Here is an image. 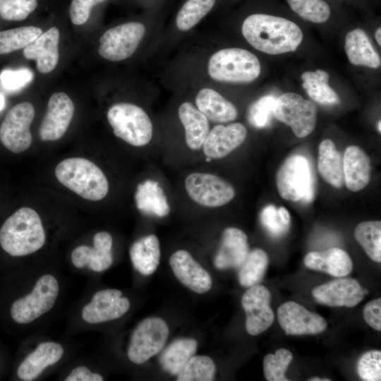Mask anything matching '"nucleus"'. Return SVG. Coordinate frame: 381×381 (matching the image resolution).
Here are the masks:
<instances>
[{"label": "nucleus", "mask_w": 381, "mask_h": 381, "mask_svg": "<svg viewBox=\"0 0 381 381\" xmlns=\"http://www.w3.org/2000/svg\"><path fill=\"white\" fill-rule=\"evenodd\" d=\"M107 0H71L68 14L71 23L80 26L85 25L92 16L94 8Z\"/></svg>", "instance_id": "45"}, {"label": "nucleus", "mask_w": 381, "mask_h": 381, "mask_svg": "<svg viewBox=\"0 0 381 381\" xmlns=\"http://www.w3.org/2000/svg\"><path fill=\"white\" fill-rule=\"evenodd\" d=\"M185 188L193 201L209 207L224 205L235 195L231 184L209 173L195 172L189 174L185 179Z\"/></svg>", "instance_id": "12"}, {"label": "nucleus", "mask_w": 381, "mask_h": 381, "mask_svg": "<svg viewBox=\"0 0 381 381\" xmlns=\"http://www.w3.org/2000/svg\"><path fill=\"white\" fill-rule=\"evenodd\" d=\"M216 0H187L177 13L176 25L187 31L195 26L213 8Z\"/></svg>", "instance_id": "37"}, {"label": "nucleus", "mask_w": 381, "mask_h": 381, "mask_svg": "<svg viewBox=\"0 0 381 381\" xmlns=\"http://www.w3.org/2000/svg\"><path fill=\"white\" fill-rule=\"evenodd\" d=\"M59 30L52 26L23 49V56L27 59L35 61L39 73L49 74L56 68L59 63Z\"/></svg>", "instance_id": "18"}, {"label": "nucleus", "mask_w": 381, "mask_h": 381, "mask_svg": "<svg viewBox=\"0 0 381 381\" xmlns=\"http://www.w3.org/2000/svg\"><path fill=\"white\" fill-rule=\"evenodd\" d=\"M198 342L192 338L179 339L171 342L161 353L162 368L171 375H178L196 352Z\"/></svg>", "instance_id": "32"}, {"label": "nucleus", "mask_w": 381, "mask_h": 381, "mask_svg": "<svg viewBox=\"0 0 381 381\" xmlns=\"http://www.w3.org/2000/svg\"><path fill=\"white\" fill-rule=\"evenodd\" d=\"M241 31L252 47L268 54L294 52L303 38L301 28L293 21L265 13L248 16Z\"/></svg>", "instance_id": "1"}, {"label": "nucleus", "mask_w": 381, "mask_h": 381, "mask_svg": "<svg viewBox=\"0 0 381 381\" xmlns=\"http://www.w3.org/2000/svg\"><path fill=\"white\" fill-rule=\"evenodd\" d=\"M344 181L347 188L357 192L369 183L371 164L368 156L357 146L348 147L343 157Z\"/></svg>", "instance_id": "23"}, {"label": "nucleus", "mask_w": 381, "mask_h": 381, "mask_svg": "<svg viewBox=\"0 0 381 381\" xmlns=\"http://www.w3.org/2000/svg\"><path fill=\"white\" fill-rule=\"evenodd\" d=\"M344 49L349 61L353 65L372 68H377L381 65L379 54L362 29L356 28L346 34Z\"/></svg>", "instance_id": "28"}, {"label": "nucleus", "mask_w": 381, "mask_h": 381, "mask_svg": "<svg viewBox=\"0 0 381 381\" xmlns=\"http://www.w3.org/2000/svg\"><path fill=\"white\" fill-rule=\"evenodd\" d=\"M277 210L283 223L287 226H289L290 215L288 210L284 207H280Z\"/></svg>", "instance_id": "49"}, {"label": "nucleus", "mask_w": 381, "mask_h": 381, "mask_svg": "<svg viewBox=\"0 0 381 381\" xmlns=\"http://www.w3.org/2000/svg\"><path fill=\"white\" fill-rule=\"evenodd\" d=\"M102 375L91 371L85 366H79L72 370L66 381H102Z\"/></svg>", "instance_id": "48"}, {"label": "nucleus", "mask_w": 381, "mask_h": 381, "mask_svg": "<svg viewBox=\"0 0 381 381\" xmlns=\"http://www.w3.org/2000/svg\"><path fill=\"white\" fill-rule=\"evenodd\" d=\"M5 107V97L4 96L0 93V111L4 108Z\"/></svg>", "instance_id": "51"}, {"label": "nucleus", "mask_w": 381, "mask_h": 381, "mask_svg": "<svg viewBox=\"0 0 381 381\" xmlns=\"http://www.w3.org/2000/svg\"><path fill=\"white\" fill-rule=\"evenodd\" d=\"M293 360L292 353L286 349H279L274 354L264 357V375L268 381H287L285 373Z\"/></svg>", "instance_id": "40"}, {"label": "nucleus", "mask_w": 381, "mask_h": 381, "mask_svg": "<svg viewBox=\"0 0 381 381\" xmlns=\"http://www.w3.org/2000/svg\"><path fill=\"white\" fill-rule=\"evenodd\" d=\"M304 264L309 269L323 272L336 277H346L353 269L351 258L346 252L339 248L310 252L304 258Z\"/></svg>", "instance_id": "24"}, {"label": "nucleus", "mask_w": 381, "mask_h": 381, "mask_svg": "<svg viewBox=\"0 0 381 381\" xmlns=\"http://www.w3.org/2000/svg\"><path fill=\"white\" fill-rule=\"evenodd\" d=\"M75 111L71 98L64 92H54L49 99L47 112L39 128L42 141H56L67 131Z\"/></svg>", "instance_id": "14"}, {"label": "nucleus", "mask_w": 381, "mask_h": 381, "mask_svg": "<svg viewBox=\"0 0 381 381\" xmlns=\"http://www.w3.org/2000/svg\"><path fill=\"white\" fill-rule=\"evenodd\" d=\"M243 294L241 305L246 313L247 332L256 336L267 330L274 320L270 307L271 294L267 287L255 284Z\"/></svg>", "instance_id": "13"}, {"label": "nucleus", "mask_w": 381, "mask_h": 381, "mask_svg": "<svg viewBox=\"0 0 381 381\" xmlns=\"http://www.w3.org/2000/svg\"><path fill=\"white\" fill-rule=\"evenodd\" d=\"M291 10L305 20L315 23L326 22L331 10L323 0H286Z\"/></svg>", "instance_id": "39"}, {"label": "nucleus", "mask_w": 381, "mask_h": 381, "mask_svg": "<svg viewBox=\"0 0 381 381\" xmlns=\"http://www.w3.org/2000/svg\"><path fill=\"white\" fill-rule=\"evenodd\" d=\"M145 33L140 22H126L107 30L100 37L98 53L110 61H121L136 51Z\"/></svg>", "instance_id": "9"}, {"label": "nucleus", "mask_w": 381, "mask_h": 381, "mask_svg": "<svg viewBox=\"0 0 381 381\" xmlns=\"http://www.w3.org/2000/svg\"><path fill=\"white\" fill-rule=\"evenodd\" d=\"M318 171L323 179L336 188L344 185L343 159L329 139L322 140L318 149Z\"/></svg>", "instance_id": "31"}, {"label": "nucleus", "mask_w": 381, "mask_h": 381, "mask_svg": "<svg viewBox=\"0 0 381 381\" xmlns=\"http://www.w3.org/2000/svg\"><path fill=\"white\" fill-rule=\"evenodd\" d=\"M34 74L28 68L5 69L0 73V83L4 89L14 92L28 85L33 79Z\"/></svg>", "instance_id": "44"}, {"label": "nucleus", "mask_w": 381, "mask_h": 381, "mask_svg": "<svg viewBox=\"0 0 381 381\" xmlns=\"http://www.w3.org/2000/svg\"><path fill=\"white\" fill-rule=\"evenodd\" d=\"M248 253L247 235L238 228L229 227L223 232L214 263L219 270L240 267Z\"/></svg>", "instance_id": "22"}, {"label": "nucleus", "mask_w": 381, "mask_h": 381, "mask_svg": "<svg viewBox=\"0 0 381 381\" xmlns=\"http://www.w3.org/2000/svg\"><path fill=\"white\" fill-rule=\"evenodd\" d=\"M269 259L267 253L260 248L249 252L246 260L240 267L238 281L241 285L250 287L263 279Z\"/></svg>", "instance_id": "35"}, {"label": "nucleus", "mask_w": 381, "mask_h": 381, "mask_svg": "<svg viewBox=\"0 0 381 381\" xmlns=\"http://www.w3.org/2000/svg\"><path fill=\"white\" fill-rule=\"evenodd\" d=\"M276 183L282 198L294 202L310 201L314 190L308 159L299 155L288 157L277 173Z\"/></svg>", "instance_id": "6"}, {"label": "nucleus", "mask_w": 381, "mask_h": 381, "mask_svg": "<svg viewBox=\"0 0 381 381\" xmlns=\"http://www.w3.org/2000/svg\"><path fill=\"white\" fill-rule=\"evenodd\" d=\"M59 291V284L54 276H42L37 281L30 294L16 300L12 304L11 318L20 324L34 321L52 308Z\"/></svg>", "instance_id": "7"}, {"label": "nucleus", "mask_w": 381, "mask_h": 381, "mask_svg": "<svg viewBox=\"0 0 381 381\" xmlns=\"http://www.w3.org/2000/svg\"><path fill=\"white\" fill-rule=\"evenodd\" d=\"M261 71L260 63L252 52L241 48H226L213 54L207 64V72L214 80L229 83H248L256 80Z\"/></svg>", "instance_id": "4"}, {"label": "nucleus", "mask_w": 381, "mask_h": 381, "mask_svg": "<svg viewBox=\"0 0 381 381\" xmlns=\"http://www.w3.org/2000/svg\"><path fill=\"white\" fill-rule=\"evenodd\" d=\"M178 113L185 130L187 146L193 150H200L210 131L208 119L189 102H183Z\"/></svg>", "instance_id": "26"}, {"label": "nucleus", "mask_w": 381, "mask_h": 381, "mask_svg": "<svg viewBox=\"0 0 381 381\" xmlns=\"http://www.w3.org/2000/svg\"><path fill=\"white\" fill-rule=\"evenodd\" d=\"M160 246L153 234L142 237L133 243L130 258L133 267L143 275H150L157 270L160 260Z\"/></svg>", "instance_id": "30"}, {"label": "nucleus", "mask_w": 381, "mask_h": 381, "mask_svg": "<svg viewBox=\"0 0 381 381\" xmlns=\"http://www.w3.org/2000/svg\"><path fill=\"white\" fill-rule=\"evenodd\" d=\"M363 318L367 324L377 331H381V298L369 301L363 308Z\"/></svg>", "instance_id": "47"}, {"label": "nucleus", "mask_w": 381, "mask_h": 381, "mask_svg": "<svg viewBox=\"0 0 381 381\" xmlns=\"http://www.w3.org/2000/svg\"><path fill=\"white\" fill-rule=\"evenodd\" d=\"M354 236L371 260L381 262L380 221L361 222L355 229Z\"/></svg>", "instance_id": "36"}, {"label": "nucleus", "mask_w": 381, "mask_h": 381, "mask_svg": "<svg viewBox=\"0 0 381 381\" xmlns=\"http://www.w3.org/2000/svg\"><path fill=\"white\" fill-rule=\"evenodd\" d=\"M366 293L357 280L349 277H339L312 290V296L318 303L332 307H354Z\"/></svg>", "instance_id": "16"}, {"label": "nucleus", "mask_w": 381, "mask_h": 381, "mask_svg": "<svg viewBox=\"0 0 381 381\" xmlns=\"http://www.w3.org/2000/svg\"><path fill=\"white\" fill-rule=\"evenodd\" d=\"M64 354L61 344L43 342L29 354L19 365L17 374L20 379L30 381L36 378L49 365L57 363Z\"/></svg>", "instance_id": "25"}, {"label": "nucleus", "mask_w": 381, "mask_h": 381, "mask_svg": "<svg viewBox=\"0 0 381 381\" xmlns=\"http://www.w3.org/2000/svg\"><path fill=\"white\" fill-rule=\"evenodd\" d=\"M276 97L266 95L253 103L248 111V119L250 123L255 128L266 127L273 116Z\"/></svg>", "instance_id": "42"}, {"label": "nucleus", "mask_w": 381, "mask_h": 381, "mask_svg": "<svg viewBox=\"0 0 381 381\" xmlns=\"http://www.w3.org/2000/svg\"><path fill=\"white\" fill-rule=\"evenodd\" d=\"M113 240L106 231H100L93 237L94 247L81 245L71 253V260L77 268L87 266L95 272H102L108 269L112 264L111 254Z\"/></svg>", "instance_id": "20"}, {"label": "nucleus", "mask_w": 381, "mask_h": 381, "mask_svg": "<svg viewBox=\"0 0 381 381\" xmlns=\"http://www.w3.org/2000/svg\"><path fill=\"white\" fill-rule=\"evenodd\" d=\"M216 366L207 356H193L177 375L178 381H211L214 378Z\"/></svg>", "instance_id": "38"}, {"label": "nucleus", "mask_w": 381, "mask_h": 381, "mask_svg": "<svg viewBox=\"0 0 381 381\" xmlns=\"http://www.w3.org/2000/svg\"><path fill=\"white\" fill-rule=\"evenodd\" d=\"M35 109L29 102H23L11 107L0 125V141L13 153L29 148L32 141L30 129Z\"/></svg>", "instance_id": "10"}, {"label": "nucleus", "mask_w": 381, "mask_h": 381, "mask_svg": "<svg viewBox=\"0 0 381 381\" xmlns=\"http://www.w3.org/2000/svg\"><path fill=\"white\" fill-rule=\"evenodd\" d=\"M246 136V128L241 123L217 125L207 134L202 145L203 152L210 159L223 158L239 147Z\"/></svg>", "instance_id": "19"}, {"label": "nucleus", "mask_w": 381, "mask_h": 381, "mask_svg": "<svg viewBox=\"0 0 381 381\" xmlns=\"http://www.w3.org/2000/svg\"><path fill=\"white\" fill-rule=\"evenodd\" d=\"M169 264L176 278L198 294L207 292L212 286L210 274L185 250L174 252Z\"/></svg>", "instance_id": "21"}, {"label": "nucleus", "mask_w": 381, "mask_h": 381, "mask_svg": "<svg viewBox=\"0 0 381 381\" xmlns=\"http://www.w3.org/2000/svg\"><path fill=\"white\" fill-rule=\"evenodd\" d=\"M273 116L291 127L298 138L310 134L315 128L317 108L315 104L294 92H286L276 99Z\"/></svg>", "instance_id": "8"}, {"label": "nucleus", "mask_w": 381, "mask_h": 381, "mask_svg": "<svg viewBox=\"0 0 381 381\" xmlns=\"http://www.w3.org/2000/svg\"><path fill=\"white\" fill-rule=\"evenodd\" d=\"M169 336L167 323L159 318L141 321L133 331L127 353L134 363L141 364L159 353Z\"/></svg>", "instance_id": "11"}, {"label": "nucleus", "mask_w": 381, "mask_h": 381, "mask_svg": "<svg viewBox=\"0 0 381 381\" xmlns=\"http://www.w3.org/2000/svg\"><path fill=\"white\" fill-rule=\"evenodd\" d=\"M260 222L273 237H280L288 230L289 226L282 221L278 210L272 205L266 206L260 214Z\"/></svg>", "instance_id": "46"}, {"label": "nucleus", "mask_w": 381, "mask_h": 381, "mask_svg": "<svg viewBox=\"0 0 381 381\" xmlns=\"http://www.w3.org/2000/svg\"><path fill=\"white\" fill-rule=\"evenodd\" d=\"M356 370L362 380H381V351L370 350L364 353L358 361Z\"/></svg>", "instance_id": "43"}, {"label": "nucleus", "mask_w": 381, "mask_h": 381, "mask_svg": "<svg viewBox=\"0 0 381 381\" xmlns=\"http://www.w3.org/2000/svg\"><path fill=\"white\" fill-rule=\"evenodd\" d=\"M277 319L287 335L318 334L327 327L321 315L294 301L285 302L279 307Z\"/></svg>", "instance_id": "15"}, {"label": "nucleus", "mask_w": 381, "mask_h": 381, "mask_svg": "<svg viewBox=\"0 0 381 381\" xmlns=\"http://www.w3.org/2000/svg\"><path fill=\"white\" fill-rule=\"evenodd\" d=\"M308 380L310 381H329L330 380L328 378H321L318 377H311Z\"/></svg>", "instance_id": "52"}, {"label": "nucleus", "mask_w": 381, "mask_h": 381, "mask_svg": "<svg viewBox=\"0 0 381 381\" xmlns=\"http://www.w3.org/2000/svg\"><path fill=\"white\" fill-rule=\"evenodd\" d=\"M380 126H381V122H380V121H379L378 123H377V131H378L380 133L381 132V127H380Z\"/></svg>", "instance_id": "53"}, {"label": "nucleus", "mask_w": 381, "mask_h": 381, "mask_svg": "<svg viewBox=\"0 0 381 381\" xmlns=\"http://www.w3.org/2000/svg\"><path fill=\"white\" fill-rule=\"evenodd\" d=\"M135 201L138 209L145 214L163 217L170 212L163 188L153 180H145L138 185Z\"/></svg>", "instance_id": "29"}, {"label": "nucleus", "mask_w": 381, "mask_h": 381, "mask_svg": "<svg viewBox=\"0 0 381 381\" xmlns=\"http://www.w3.org/2000/svg\"><path fill=\"white\" fill-rule=\"evenodd\" d=\"M4 0H0V4L4 1Z\"/></svg>", "instance_id": "54"}, {"label": "nucleus", "mask_w": 381, "mask_h": 381, "mask_svg": "<svg viewBox=\"0 0 381 381\" xmlns=\"http://www.w3.org/2000/svg\"><path fill=\"white\" fill-rule=\"evenodd\" d=\"M303 87L314 101L322 104L339 103L337 94L328 85L329 74L323 70L306 71L301 75Z\"/></svg>", "instance_id": "33"}, {"label": "nucleus", "mask_w": 381, "mask_h": 381, "mask_svg": "<svg viewBox=\"0 0 381 381\" xmlns=\"http://www.w3.org/2000/svg\"><path fill=\"white\" fill-rule=\"evenodd\" d=\"M107 118L115 136L133 146H145L152 138V121L147 113L136 104L116 103L109 108Z\"/></svg>", "instance_id": "5"}, {"label": "nucleus", "mask_w": 381, "mask_h": 381, "mask_svg": "<svg viewBox=\"0 0 381 381\" xmlns=\"http://www.w3.org/2000/svg\"><path fill=\"white\" fill-rule=\"evenodd\" d=\"M42 33L35 25L21 26L0 31V54H7L23 49Z\"/></svg>", "instance_id": "34"}, {"label": "nucleus", "mask_w": 381, "mask_h": 381, "mask_svg": "<svg viewBox=\"0 0 381 381\" xmlns=\"http://www.w3.org/2000/svg\"><path fill=\"white\" fill-rule=\"evenodd\" d=\"M121 296L122 292L117 289L97 291L91 302L83 308V319L88 323L97 324L121 318L130 308L129 300Z\"/></svg>", "instance_id": "17"}, {"label": "nucleus", "mask_w": 381, "mask_h": 381, "mask_svg": "<svg viewBox=\"0 0 381 381\" xmlns=\"http://www.w3.org/2000/svg\"><path fill=\"white\" fill-rule=\"evenodd\" d=\"M55 175L62 185L88 200H102L109 191V182L104 172L85 158L62 160L55 169Z\"/></svg>", "instance_id": "3"}, {"label": "nucleus", "mask_w": 381, "mask_h": 381, "mask_svg": "<svg viewBox=\"0 0 381 381\" xmlns=\"http://www.w3.org/2000/svg\"><path fill=\"white\" fill-rule=\"evenodd\" d=\"M375 40L379 44V46H381V28H378L377 30L375 31Z\"/></svg>", "instance_id": "50"}, {"label": "nucleus", "mask_w": 381, "mask_h": 381, "mask_svg": "<svg viewBox=\"0 0 381 381\" xmlns=\"http://www.w3.org/2000/svg\"><path fill=\"white\" fill-rule=\"evenodd\" d=\"M45 241L40 217L30 207L17 210L0 228V245L12 256L33 253L44 246Z\"/></svg>", "instance_id": "2"}, {"label": "nucleus", "mask_w": 381, "mask_h": 381, "mask_svg": "<svg viewBox=\"0 0 381 381\" xmlns=\"http://www.w3.org/2000/svg\"><path fill=\"white\" fill-rule=\"evenodd\" d=\"M198 109L209 120L217 123H226L235 120L238 116L236 107L216 90L205 87L195 97Z\"/></svg>", "instance_id": "27"}, {"label": "nucleus", "mask_w": 381, "mask_h": 381, "mask_svg": "<svg viewBox=\"0 0 381 381\" xmlns=\"http://www.w3.org/2000/svg\"><path fill=\"white\" fill-rule=\"evenodd\" d=\"M39 0H4L0 4V17L7 21L26 20L37 8Z\"/></svg>", "instance_id": "41"}]
</instances>
